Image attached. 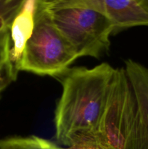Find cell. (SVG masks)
Here are the masks:
<instances>
[{"label": "cell", "instance_id": "9", "mask_svg": "<svg viewBox=\"0 0 148 149\" xmlns=\"http://www.w3.org/2000/svg\"><path fill=\"white\" fill-rule=\"evenodd\" d=\"M0 149H51L49 141L37 136L10 137L0 140Z\"/></svg>", "mask_w": 148, "mask_h": 149}, {"label": "cell", "instance_id": "1", "mask_svg": "<svg viewBox=\"0 0 148 149\" xmlns=\"http://www.w3.org/2000/svg\"><path fill=\"white\" fill-rule=\"evenodd\" d=\"M115 71L103 63L91 68H69L56 77L62 88L54 120L59 144L96 141Z\"/></svg>", "mask_w": 148, "mask_h": 149}, {"label": "cell", "instance_id": "6", "mask_svg": "<svg viewBox=\"0 0 148 149\" xmlns=\"http://www.w3.org/2000/svg\"><path fill=\"white\" fill-rule=\"evenodd\" d=\"M37 4L38 0H26L10 28V58L17 73L22 53L34 29Z\"/></svg>", "mask_w": 148, "mask_h": 149}, {"label": "cell", "instance_id": "10", "mask_svg": "<svg viewBox=\"0 0 148 149\" xmlns=\"http://www.w3.org/2000/svg\"><path fill=\"white\" fill-rule=\"evenodd\" d=\"M49 144L51 149H105L97 141H84V142L73 144V145L68 147L59 146L56 143L50 141H49Z\"/></svg>", "mask_w": 148, "mask_h": 149}, {"label": "cell", "instance_id": "4", "mask_svg": "<svg viewBox=\"0 0 148 149\" xmlns=\"http://www.w3.org/2000/svg\"><path fill=\"white\" fill-rule=\"evenodd\" d=\"M46 10L54 24L75 49L79 58H100L108 51L110 37L115 34V26L107 16L78 7Z\"/></svg>", "mask_w": 148, "mask_h": 149}, {"label": "cell", "instance_id": "3", "mask_svg": "<svg viewBox=\"0 0 148 149\" xmlns=\"http://www.w3.org/2000/svg\"><path fill=\"white\" fill-rule=\"evenodd\" d=\"M79 58L75 49L38 0L33 33L27 41L17 70L56 78Z\"/></svg>", "mask_w": 148, "mask_h": 149}, {"label": "cell", "instance_id": "11", "mask_svg": "<svg viewBox=\"0 0 148 149\" xmlns=\"http://www.w3.org/2000/svg\"><path fill=\"white\" fill-rule=\"evenodd\" d=\"M136 1L141 7L148 11V0H136Z\"/></svg>", "mask_w": 148, "mask_h": 149}, {"label": "cell", "instance_id": "2", "mask_svg": "<svg viewBox=\"0 0 148 149\" xmlns=\"http://www.w3.org/2000/svg\"><path fill=\"white\" fill-rule=\"evenodd\" d=\"M96 141L105 149H148V122L124 68L115 71Z\"/></svg>", "mask_w": 148, "mask_h": 149}, {"label": "cell", "instance_id": "12", "mask_svg": "<svg viewBox=\"0 0 148 149\" xmlns=\"http://www.w3.org/2000/svg\"><path fill=\"white\" fill-rule=\"evenodd\" d=\"M9 35H10V33H1V32H0V39L9 36Z\"/></svg>", "mask_w": 148, "mask_h": 149}, {"label": "cell", "instance_id": "8", "mask_svg": "<svg viewBox=\"0 0 148 149\" xmlns=\"http://www.w3.org/2000/svg\"><path fill=\"white\" fill-rule=\"evenodd\" d=\"M18 73L10 58V35L0 39V94L17 79Z\"/></svg>", "mask_w": 148, "mask_h": 149}, {"label": "cell", "instance_id": "7", "mask_svg": "<svg viewBox=\"0 0 148 149\" xmlns=\"http://www.w3.org/2000/svg\"><path fill=\"white\" fill-rule=\"evenodd\" d=\"M124 68L141 111L148 122V68L133 60H128Z\"/></svg>", "mask_w": 148, "mask_h": 149}, {"label": "cell", "instance_id": "5", "mask_svg": "<svg viewBox=\"0 0 148 149\" xmlns=\"http://www.w3.org/2000/svg\"><path fill=\"white\" fill-rule=\"evenodd\" d=\"M46 10L78 7L94 10L107 16L118 32L134 26H148V11L136 0H39Z\"/></svg>", "mask_w": 148, "mask_h": 149}]
</instances>
